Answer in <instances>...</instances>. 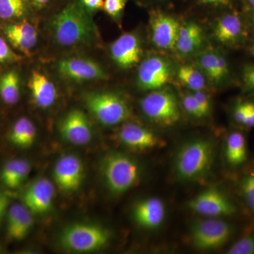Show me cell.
<instances>
[{
	"label": "cell",
	"instance_id": "6",
	"mask_svg": "<svg viewBox=\"0 0 254 254\" xmlns=\"http://www.w3.org/2000/svg\"><path fill=\"white\" fill-rule=\"evenodd\" d=\"M109 239V233L102 227L78 223L65 229L60 240L66 250L86 253L100 250L108 243Z\"/></svg>",
	"mask_w": 254,
	"mask_h": 254
},
{
	"label": "cell",
	"instance_id": "20",
	"mask_svg": "<svg viewBox=\"0 0 254 254\" xmlns=\"http://www.w3.org/2000/svg\"><path fill=\"white\" fill-rule=\"evenodd\" d=\"M28 86L33 99L39 108L45 109L54 104L58 92L53 82L46 75L39 71H33Z\"/></svg>",
	"mask_w": 254,
	"mask_h": 254
},
{
	"label": "cell",
	"instance_id": "24",
	"mask_svg": "<svg viewBox=\"0 0 254 254\" xmlns=\"http://www.w3.org/2000/svg\"><path fill=\"white\" fill-rule=\"evenodd\" d=\"M36 138V129L34 125L26 118L18 119L14 124L10 140L17 146L27 148L31 146Z\"/></svg>",
	"mask_w": 254,
	"mask_h": 254
},
{
	"label": "cell",
	"instance_id": "22",
	"mask_svg": "<svg viewBox=\"0 0 254 254\" xmlns=\"http://www.w3.org/2000/svg\"><path fill=\"white\" fill-rule=\"evenodd\" d=\"M5 33L13 46L23 53H29L38 43V33L31 23L23 22L7 26Z\"/></svg>",
	"mask_w": 254,
	"mask_h": 254
},
{
	"label": "cell",
	"instance_id": "23",
	"mask_svg": "<svg viewBox=\"0 0 254 254\" xmlns=\"http://www.w3.org/2000/svg\"><path fill=\"white\" fill-rule=\"evenodd\" d=\"M31 171V165L21 159L10 160L5 164L1 173V179L6 187L15 189L24 182Z\"/></svg>",
	"mask_w": 254,
	"mask_h": 254
},
{
	"label": "cell",
	"instance_id": "43",
	"mask_svg": "<svg viewBox=\"0 0 254 254\" xmlns=\"http://www.w3.org/2000/svg\"><path fill=\"white\" fill-rule=\"evenodd\" d=\"M8 205V199L6 195L0 193V219L4 215Z\"/></svg>",
	"mask_w": 254,
	"mask_h": 254
},
{
	"label": "cell",
	"instance_id": "15",
	"mask_svg": "<svg viewBox=\"0 0 254 254\" xmlns=\"http://www.w3.org/2000/svg\"><path fill=\"white\" fill-rule=\"evenodd\" d=\"M54 195L53 184L48 179H38L25 192L23 203L31 213H45L51 208Z\"/></svg>",
	"mask_w": 254,
	"mask_h": 254
},
{
	"label": "cell",
	"instance_id": "36",
	"mask_svg": "<svg viewBox=\"0 0 254 254\" xmlns=\"http://www.w3.org/2000/svg\"><path fill=\"white\" fill-rule=\"evenodd\" d=\"M20 57L15 54L6 42L0 37V63L16 61Z\"/></svg>",
	"mask_w": 254,
	"mask_h": 254
},
{
	"label": "cell",
	"instance_id": "2",
	"mask_svg": "<svg viewBox=\"0 0 254 254\" xmlns=\"http://www.w3.org/2000/svg\"><path fill=\"white\" fill-rule=\"evenodd\" d=\"M213 160V142L205 138L187 142L177 152L175 161V173L183 181L198 180L208 173Z\"/></svg>",
	"mask_w": 254,
	"mask_h": 254
},
{
	"label": "cell",
	"instance_id": "29",
	"mask_svg": "<svg viewBox=\"0 0 254 254\" xmlns=\"http://www.w3.org/2000/svg\"><path fill=\"white\" fill-rule=\"evenodd\" d=\"M24 11L23 0H0V18L11 19L20 17Z\"/></svg>",
	"mask_w": 254,
	"mask_h": 254
},
{
	"label": "cell",
	"instance_id": "16",
	"mask_svg": "<svg viewBox=\"0 0 254 254\" xmlns=\"http://www.w3.org/2000/svg\"><path fill=\"white\" fill-rule=\"evenodd\" d=\"M166 215V208L163 200L157 197H150L138 202L133 209V217L139 226L154 230L163 224Z\"/></svg>",
	"mask_w": 254,
	"mask_h": 254
},
{
	"label": "cell",
	"instance_id": "21",
	"mask_svg": "<svg viewBox=\"0 0 254 254\" xmlns=\"http://www.w3.org/2000/svg\"><path fill=\"white\" fill-rule=\"evenodd\" d=\"M213 29L214 38L224 45L236 43L242 33V22L235 13H225L215 21Z\"/></svg>",
	"mask_w": 254,
	"mask_h": 254
},
{
	"label": "cell",
	"instance_id": "10",
	"mask_svg": "<svg viewBox=\"0 0 254 254\" xmlns=\"http://www.w3.org/2000/svg\"><path fill=\"white\" fill-rule=\"evenodd\" d=\"M188 207L194 213L207 218L227 216L235 213V208L230 200L215 189L201 192L190 200Z\"/></svg>",
	"mask_w": 254,
	"mask_h": 254
},
{
	"label": "cell",
	"instance_id": "42",
	"mask_svg": "<svg viewBox=\"0 0 254 254\" xmlns=\"http://www.w3.org/2000/svg\"><path fill=\"white\" fill-rule=\"evenodd\" d=\"M247 103V117L245 125L247 127H254V104L250 102Z\"/></svg>",
	"mask_w": 254,
	"mask_h": 254
},
{
	"label": "cell",
	"instance_id": "8",
	"mask_svg": "<svg viewBox=\"0 0 254 254\" xmlns=\"http://www.w3.org/2000/svg\"><path fill=\"white\" fill-rule=\"evenodd\" d=\"M173 67L168 60L151 56L143 60L137 73V82L141 89L155 91L163 88L170 81Z\"/></svg>",
	"mask_w": 254,
	"mask_h": 254
},
{
	"label": "cell",
	"instance_id": "33",
	"mask_svg": "<svg viewBox=\"0 0 254 254\" xmlns=\"http://www.w3.org/2000/svg\"><path fill=\"white\" fill-rule=\"evenodd\" d=\"M191 93L196 100L203 117L208 115L211 109V102L208 93H205L203 90L192 91Z\"/></svg>",
	"mask_w": 254,
	"mask_h": 254
},
{
	"label": "cell",
	"instance_id": "1",
	"mask_svg": "<svg viewBox=\"0 0 254 254\" xmlns=\"http://www.w3.org/2000/svg\"><path fill=\"white\" fill-rule=\"evenodd\" d=\"M52 34L62 46L90 43L96 35L95 26L84 9L76 3L67 5L52 18Z\"/></svg>",
	"mask_w": 254,
	"mask_h": 254
},
{
	"label": "cell",
	"instance_id": "9",
	"mask_svg": "<svg viewBox=\"0 0 254 254\" xmlns=\"http://www.w3.org/2000/svg\"><path fill=\"white\" fill-rule=\"evenodd\" d=\"M150 23L153 45L160 50L175 49L181 26L178 20L161 9H155L151 13Z\"/></svg>",
	"mask_w": 254,
	"mask_h": 254
},
{
	"label": "cell",
	"instance_id": "11",
	"mask_svg": "<svg viewBox=\"0 0 254 254\" xmlns=\"http://www.w3.org/2000/svg\"><path fill=\"white\" fill-rule=\"evenodd\" d=\"M58 71L64 77L76 81H90L105 79L104 68L90 59L71 58L61 60L58 65Z\"/></svg>",
	"mask_w": 254,
	"mask_h": 254
},
{
	"label": "cell",
	"instance_id": "30",
	"mask_svg": "<svg viewBox=\"0 0 254 254\" xmlns=\"http://www.w3.org/2000/svg\"><path fill=\"white\" fill-rule=\"evenodd\" d=\"M229 254H254V236L244 237L235 242L227 251Z\"/></svg>",
	"mask_w": 254,
	"mask_h": 254
},
{
	"label": "cell",
	"instance_id": "37",
	"mask_svg": "<svg viewBox=\"0 0 254 254\" xmlns=\"http://www.w3.org/2000/svg\"><path fill=\"white\" fill-rule=\"evenodd\" d=\"M218 60V71L219 81L220 83L227 77L229 74V66L226 58L220 52H218L217 55Z\"/></svg>",
	"mask_w": 254,
	"mask_h": 254
},
{
	"label": "cell",
	"instance_id": "32",
	"mask_svg": "<svg viewBox=\"0 0 254 254\" xmlns=\"http://www.w3.org/2000/svg\"><path fill=\"white\" fill-rule=\"evenodd\" d=\"M182 105L187 113L195 118H203L199 106L192 93H186L182 97Z\"/></svg>",
	"mask_w": 254,
	"mask_h": 254
},
{
	"label": "cell",
	"instance_id": "14",
	"mask_svg": "<svg viewBox=\"0 0 254 254\" xmlns=\"http://www.w3.org/2000/svg\"><path fill=\"white\" fill-rule=\"evenodd\" d=\"M110 55L120 67H133L141 60L142 48L139 38L135 33H124L110 46Z\"/></svg>",
	"mask_w": 254,
	"mask_h": 254
},
{
	"label": "cell",
	"instance_id": "7",
	"mask_svg": "<svg viewBox=\"0 0 254 254\" xmlns=\"http://www.w3.org/2000/svg\"><path fill=\"white\" fill-rule=\"evenodd\" d=\"M232 230L227 222L217 218H208L193 222L190 237L193 245L198 250H218L230 240Z\"/></svg>",
	"mask_w": 254,
	"mask_h": 254
},
{
	"label": "cell",
	"instance_id": "48",
	"mask_svg": "<svg viewBox=\"0 0 254 254\" xmlns=\"http://www.w3.org/2000/svg\"><path fill=\"white\" fill-rule=\"evenodd\" d=\"M1 247H0V253H1Z\"/></svg>",
	"mask_w": 254,
	"mask_h": 254
},
{
	"label": "cell",
	"instance_id": "41",
	"mask_svg": "<svg viewBox=\"0 0 254 254\" xmlns=\"http://www.w3.org/2000/svg\"><path fill=\"white\" fill-rule=\"evenodd\" d=\"M141 1L145 4L150 5V6L155 7V9L165 7L172 2V0H141Z\"/></svg>",
	"mask_w": 254,
	"mask_h": 254
},
{
	"label": "cell",
	"instance_id": "38",
	"mask_svg": "<svg viewBox=\"0 0 254 254\" xmlns=\"http://www.w3.org/2000/svg\"><path fill=\"white\" fill-rule=\"evenodd\" d=\"M247 109L246 102L240 103L235 107L234 110V118L237 123L245 125L247 121Z\"/></svg>",
	"mask_w": 254,
	"mask_h": 254
},
{
	"label": "cell",
	"instance_id": "46",
	"mask_svg": "<svg viewBox=\"0 0 254 254\" xmlns=\"http://www.w3.org/2000/svg\"><path fill=\"white\" fill-rule=\"evenodd\" d=\"M252 55H253L254 57V46L253 47H252Z\"/></svg>",
	"mask_w": 254,
	"mask_h": 254
},
{
	"label": "cell",
	"instance_id": "47",
	"mask_svg": "<svg viewBox=\"0 0 254 254\" xmlns=\"http://www.w3.org/2000/svg\"><path fill=\"white\" fill-rule=\"evenodd\" d=\"M253 19H254V10H253Z\"/></svg>",
	"mask_w": 254,
	"mask_h": 254
},
{
	"label": "cell",
	"instance_id": "45",
	"mask_svg": "<svg viewBox=\"0 0 254 254\" xmlns=\"http://www.w3.org/2000/svg\"><path fill=\"white\" fill-rule=\"evenodd\" d=\"M247 4L252 8V9L254 10V0H246Z\"/></svg>",
	"mask_w": 254,
	"mask_h": 254
},
{
	"label": "cell",
	"instance_id": "13",
	"mask_svg": "<svg viewBox=\"0 0 254 254\" xmlns=\"http://www.w3.org/2000/svg\"><path fill=\"white\" fill-rule=\"evenodd\" d=\"M54 178L57 185L64 191L77 190L83 179L81 160L73 155L62 157L55 165Z\"/></svg>",
	"mask_w": 254,
	"mask_h": 254
},
{
	"label": "cell",
	"instance_id": "28",
	"mask_svg": "<svg viewBox=\"0 0 254 254\" xmlns=\"http://www.w3.org/2000/svg\"><path fill=\"white\" fill-rule=\"evenodd\" d=\"M218 52H205L198 59V68L203 72L205 78H208L214 83H220L218 71Z\"/></svg>",
	"mask_w": 254,
	"mask_h": 254
},
{
	"label": "cell",
	"instance_id": "26",
	"mask_svg": "<svg viewBox=\"0 0 254 254\" xmlns=\"http://www.w3.org/2000/svg\"><path fill=\"white\" fill-rule=\"evenodd\" d=\"M0 96L5 103L15 105L20 98V79L18 73L10 71L0 78Z\"/></svg>",
	"mask_w": 254,
	"mask_h": 254
},
{
	"label": "cell",
	"instance_id": "39",
	"mask_svg": "<svg viewBox=\"0 0 254 254\" xmlns=\"http://www.w3.org/2000/svg\"><path fill=\"white\" fill-rule=\"evenodd\" d=\"M243 79L246 86L254 90V66H247L244 69Z\"/></svg>",
	"mask_w": 254,
	"mask_h": 254
},
{
	"label": "cell",
	"instance_id": "34",
	"mask_svg": "<svg viewBox=\"0 0 254 254\" xmlns=\"http://www.w3.org/2000/svg\"><path fill=\"white\" fill-rule=\"evenodd\" d=\"M242 190L247 203L254 212V175H249L244 180Z\"/></svg>",
	"mask_w": 254,
	"mask_h": 254
},
{
	"label": "cell",
	"instance_id": "12",
	"mask_svg": "<svg viewBox=\"0 0 254 254\" xmlns=\"http://www.w3.org/2000/svg\"><path fill=\"white\" fill-rule=\"evenodd\" d=\"M59 128L63 138L73 145H86L92 138L91 124L81 110H72L66 114L60 122Z\"/></svg>",
	"mask_w": 254,
	"mask_h": 254
},
{
	"label": "cell",
	"instance_id": "44",
	"mask_svg": "<svg viewBox=\"0 0 254 254\" xmlns=\"http://www.w3.org/2000/svg\"><path fill=\"white\" fill-rule=\"evenodd\" d=\"M33 4L36 5V6H45L47 3L49 2L50 0H30Z\"/></svg>",
	"mask_w": 254,
	"mask_h": 254
},
{
	"label": "cell",
	"instance_id": "25",
	"mask_svg": "<svg viewBox=\"0 0 254 254\" xmlns=\"http://www.w3.org/2000/svg\"><path fill=\"white\" fill-rule=\"evenodd\" d=\"M247 157V142L240 132H232L227 137L226 158L232 165H239L245 162Z\"/></svg>",
	"mask_w": 254,
	"mask_h": 254
},
{
	"label": "cell",
	"instance_id": "3",
	"mask_svg": "<svg viewBox=\"0 0 254 254\" xmlns=\"http://www.w3.org/2000/svg\"><path fill=\"white\" fill-rule=\"evenodd\" d=\"M102 172L108 189L115 194L129 190L138 182L140 168L133 159L121 153H110L102 163Z\"/></svg>",
	"mask_w": 254,
	"mask_h": 254
},
{
	"label": "cell",
	"instance_id": "35",
	"mask_svg": "<svg viewBox=\"0 0 254 254\" xmlns=\"http://www.w3.org/2000/svg\"><path fill=\"white\" fill-rule=\"evenodd\" d=\"M195 4L209 9H222L228 7L234 0H193Z\"/></svg>",
	"mask_w": 254,
	"mask_h": 254
},
{
	"label": "cell",
	"instance_id": "4",
	"mask_svg": "<svg viewBox=\"0 0 254 254\" xmlns=\"http://www.w3.org/2000/svg\"><path fill=\"white\" fill-rule=\"evenodd\" d=\"M87 108L105 126H115L128 120L130 109L121 95L112 92H90L84 96Z\"/></svg>",
	"mask_w": 254,
	"mask_h": 254
},
{
	"label": "cell",
	"instance_id": "40",
	"mask_svg": "<svg viewBox=\"0 0 254 254\" xmlns=\"http://www.w3.org/2000/svg\"><path fill=\"white\" fill-rule=\"evenodd\" d=\"M83 6L89 11H95L103 8L104 0H81Z\"/></svg>",
	"mask_w": 254,
	"mask_h": 254
},
{
	"label": "cell",
	"instance_id": "27",
	"mask_svg": "<svg viewBox=\"0 0 254 254\" xmlns=\"http://www.w3.org/2000/svg\"><path fill=\"white\" fill-rule=\"evenodd\" d=\"M177 77L191 91L204 90L205 76L198 67L191 65L182 66L177 71Z\"/></svg>",
	"mask_w": 254,
	"mask_h": 254
},
{
	"label": "cell",
	"instance_id": "18",
	"mask_svg": "<svg viewBox=\"0 0 254 254\" xmlns=\"http://www.w3.org/2000/svg\"><path fill=\"white\" fill-rule=\"evenodd\" d=\"M203 43V30L193 21L180 26L175 49L182 56H188L200 49Z\"/></svg>",
	"mask_w": 254,
	"mask_h": 254
},
{
	"label": "cell",
	"instance_id": "17",
	"mask_svg": "<svg viewBox=\"0 0 254 254\" xmlns=\"http://www.w3.org/2000/svg\"><path fill=\"white\" fill-rule=\"evenodd\" d=\"M118 138L124 145L135 150H147L161 143L153 131L137 124L127 123L120 128Z\"/></svg>",
	"mask_w": 254,
	"mask_h": 254
},
{
	"label": "cell",
	"instance_id": "5",
	"mask_svg": "<svg viewBox=\"0 0 254 254\" xmlns=\"http://www.w3.org/2000/svg\"><path fill=\"white\" fill-rule=\"evenodd\" d=\"M140 105L145 116L157 125L171 127L180 120V104L172 90L162 88L150 91Z\"/></svg>",
	"mask_w": 254,
	"mask_h": 254
},
{
	"label": "cell",
	"instance_id": "19",
	"mask_svg": "<svg viewBox=\"0 0 254 254\" xmlns=\"http://www.w3.org/2000/svg\"><path fill=\"white\" fill-rule=\"evenodd\" d=\"M33 225L31 212L25 205H13L10 208L7 216L8 237L11 240H22L29 233Z\"/></svg>",
	"mask_w": 254,
	"mask_h": 254
},
{
	"label": "cell",
	"instance_id": "31",
	"mask_svg": "<svg viewBox=\"0 0 254 254\" xmlns=\"http://www.w3.org/2000/svg\"><path fill=\"white\" fill-rule=\"evenodd\" d=\"M128 0H104L103 9L110 17L118 19L123 14Z\"/></svg>",
	"mask_w": 254,
	"mask_h": 254
}]
</instances>
